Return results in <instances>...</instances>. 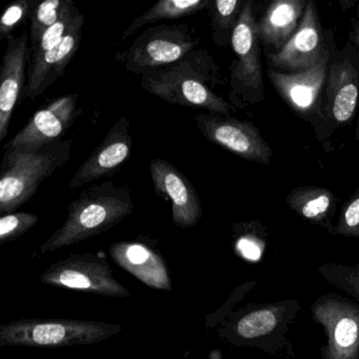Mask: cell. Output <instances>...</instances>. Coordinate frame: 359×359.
Segmentation results:
<instances>
[{
    "mask_svg": "<svg viewBox=\"0 0 359 359\" xmlns=\"http://www.w3.org/2000/svg\"><path fill=\"white\" fill-rule=\"evenodd\" d=\"M254 226L252 224H243L239 226V235L237 237L235 248L239 255L245 259L258 260L266 251V241L264 237H260L252 232Z\"/></svg>",
    "mask_w": 359,
    "mask_h": 359,
    "instance_id": "30",
    "label": "cell"
},
{
    "mask_svg": "<svg viewBox=\"0 0 359 359\" xmlns=\"http://www.w3.org/2000/svg\"><path fill=\"white\" fill-rule=\"evenodd\" d=\"M150 171L155 192L171 201L174 224L182 229L196 226L203 217V205L188 177L165 159H153Z\"/></svg>",
    "mask_w": 359,
    "mask_h": 359,
    "instance_id": "12",
    "label": "cell"
},
{
    "mask_svg": "<svg viewBox=\"0 0 359 359\" xmlns=\"http://www.w3.org/2000/svg\"><path fill=\"white\" fill-rule=\"evenodd\" d=\"M325 52L318 12L315 4L308 1L295 34L280 51L268 53L266 57L272 68L283 70V73H297L316 66Z\"/></svg>",
    "mask_w": 359,
    "mask_h": 359,
    "instance_id": "13",
    "label": "cell"
},
{
    "mask_svg": "<svg viewBox=\"0 0 359 359\" xmlns=\"http://www.w3.org/2000/svg\"><path fill=\"white\" fill-rule=\"evenodd\" d=\"M112 259L148 287L171 291L172 280L165 258L140 241H117L109 249Z\"/></svg>",
    "mask_w": 359,
    "mask_h": 359,
    "instance_id": "18",
    "label": "cell"
},
{
    "mask_svg": "<svg viewBox=\"0 0 359 359\" xmlns=\"http://www.w3.org/2000/svg\"><path fill=\"white\" fill-rule=\"evenodd\" d=\"M256 281H247V283L241 285V287H237L236 290H234L232 294H231L230 298H229L228 302L222 306L220 310H218L216 312V314L213 315V323H222L229 315L232 313L231 311L230 306H234L236 302H241L252 289L256 285Z\"/></svg>",
    "mask_w": 359,
    "mask_h": 359,
    "instance_id": "31",
    "label": "cell"
},
{
    "mask_svg": "<svg viewBox=\"0 0 359 359\" xmlns=\"http://www.w3.org/2000/svg\"><path fill=\"white\" fill-rule=\"evenodd\" d=\"M311 313L325 331L320 359H359V302L327 293L313 302Z\"/></svg>",
    "mask_w": 359,
    "mask_h": 359,
    "instance_id": "7",
    "label": "cell"
},
{
    "mask_svg": "<svg viewBox=\"0 0 359 359\" xmlns=\"http://www.w3.org/2000/svg\"><path fill=\"white\" fill-rule=\"evenodd\" d=\"M131 125L126 116L121 117L109 130L100 146L83 161L71 180L70 188L76 189L111 175L131 155Z\"/></svg>",
    "mask_w": 359,
    "mask_h": 359,
    "instance_id": "15",
    "label": "cell"
},
{
    "mask_svg": "<svg viewBox=\"0 0 359 359\" xmlns=\"http://www.w3.org/2000/svg\"><path fill=\"white\" fill-rule=\"evenodd\" d=\"M300 311L299 302L291 298L252 302L233 311L220 323L218 335L234 346L258 348L279 359H294L295 351L287 333Z\"/></svg>",
    "mask_w": 359,
    "mask_h": 359,
    "instance_id": "2",
    "label": "cell"
},
{
    "mask_svg": "<svg viewBox=\"0 0 359 359\" xmlns=\"http://www.w3.org/2000/svg\"><path fill=\"white\" fill-rule=\"evenodd\" d=\"M358 75L348 62H336L327 73L329 114L338 125L348 123L358 104Z\"/></svg>",
    "mask_w": 359,
    "mask_h": 359,
    "instance_id": "20",
    "label": "cell"
},
{
    "mask_svg": "<svg viewBox=\"0 0 359 359\" xmlns=\"http://www.w3.org/2000/svg\"><path fill=\"white\" fill-rule=\"evenodd\" d=\"M211 0H161L128 27L119 43H123L128 37L147 25L163 20H180L187 16L194 15L203 10L208 9Z\"/></svg>",
    "mask_w": 359,
    "mask_h": 359,
    "instance_id": "22",
    "label": "cell"
},
{
    "mask_svg": "<svg viewBox=\"0 0 359 359\" xmlns=\"http://www.w3.org/2000/svg\"><path fill=\"white\" fill-rule=\"evenodd\" d=\"M358 43H359V33H358Z\"/></svg>",
    "mask_w": 359,
    "mask_h": 359,
    "instance_id": "33",
    "label": "cell"
},
{
    "mask_svg": "<svg viewBox=\"0 0 359 359\" xmlns=\"http://www.w3.org/2000/svg\"><path fill=\"white\" fill-rule=\"evenodd\" d=\"M243 7L238 0H216L210 3L208 9L211 14L212 39L215 45L224 47L231 43Z\"/></svg>",
    "mask_w": 359,
    "mask_h": 359,
    "instance_id": "23",
    "label": "cell"
},
{
    "mask_svg": "<svg viewBox=\"0 0 359 359\" xmlns=\"http://www.w3.org/2000/svg\"><path fill=\"white\" fill-rule=\"evenodd\" d=\"M195 123L205 138L233 154L254 163H270L272 149L253 123L211 113L195 115Z\"/></svg>",
    "mask_w": 359,
    "mask_h": 359,
    "instance_id": "10",
    "label": "cell"
},
{
    "mask_svg": "<svg viewBox=\"0 0 359 359\" xmlns=\"http://www.w3.org/2000/svg\"><path fill=\"white\" fill-rule=\"evenodd\" d=\"M359 118V117H358ZM356 138L359 140V119H358V123H357V130H356Z\"/></svg>",
    "mask_w": 359,
    "mask_h": 359,
    "instance_id": "32",
    "label": "cell"
},
{
    "mask_svg": "<svg viewBox=\"0 0 359 359\" xmlns=\"http://www.w3.org/2000/svg\"><path fill=\"white\" fill-rule=\"evenodd\" d=\"M39 216L29 212L7 214L0 218V245L20 238L34 228Z\"/></svg>",
    "mask_w": 359,
    "mask_h": 359,
    "instance_id": "27",
    "label": "cell"
},
{
    "mask_svg": "<svg viewBox=\"0 0 359 359\" xmlns=\"http://www.w3.org/2000/svg\"><path fill=\"white\" fill-rule=\"evenodd\" d=\"M231 45L236 55L231 75V100L234 104L258 102L262 98L264 83L257 22L254 18L251 1L243 4Z\"/></svg>",
    "mask_w": 359,
    "mask_h": 359,
    "instance_id": "8",
    "label": "cell"
},
{
    "mask_svg": "<svg viewBox=\"0 0 359 359\" xmlns=\"http://www.w3.org/2000/svg\"><path fill=\"white\" fill-rule=\"evenodd\" d=\"M33 5L34 1L31 0H18L6 8L0 20V41H9L13 31L26 24Z\"/></svg>",
    "mask_w": 359,
    "mask_h": 359,
    "instance_id": "28",
    "label": "cell"
},
{
    "mask_svg": "<svg viewBox=\"0 0 359 359\" xmlns=\"http://www.w3.org/2000/svg\"><path fill=\"white\" fill-rule=\"evenodd\" d=\"M304 0H277L271 3L257 22L260 43L280 51L299 27L306 7Z\"/></svg>",
    "mask_w": 359,
    "mask_h": 359,
    "instance_id": "19",
    "label": "cell"
},
{
    "mask_svg": "<svg viewBox=\"0 0 359 359\" xmlns=\"http://www.w3.org/2000/svg\"><path fill=\"white\" fill-rule=\"evenodd\" d=\"M79 11V10L75 7L74 4L70 1L68 7L65 10L62 18L54 26H52L51 28L48 29L43 33V37H41L36 48L30 50V64L45 55L47 52L53 50L64 39V37L68 33L69 29H70L71 25H72L73 20H74L75 15Z\"/></svg>",
    "mask_w": 359,
    "mask_h": 359,
    "instance_id": "26",
    "label": "cell"
},
{
    "mask_svg": "<svg viewBox=\"0 0 359 359\" xmlns=\"http://www.w3.org/2000/svg\"><path fill=\"white\" fill-rule=\"evenodd\" d=\"M128 186H117L112 180L93 184L68 205L65 224L41 247V254L55 252L97 236L112 229L133 212Z\"/></svg>",
    "mask_w": 359,
    "mask_h": 359,
    "instance_id": "3",
    "label": "cell"
},
{
    "mask_svg": "<svg viewBox=\"0 0 359 359\" xmlns=\"http://www.w3.org/2000/svg\"><path fill=\"white\" fill-rule=\"evenodd\" d=\"M70 0H46L33 5L30 12V50L35 49L43 33L62 18Z\"/></svg>",
    "mask_w": 359,
    "mask_h": 359,
    "instance_id": "24",
    "label": "cell"
},
{
    "mask_svg": "<svg viewBox=\"0 0 359 359\" xmlns=\"http://www.w3.org/2000/svg\"><path fill=\"white\" fill-rule=\"evenodd\" d=\"M317 272L329 285L344 291L353 299L359 302V264L325 262L318 266Z\"/></svg>",
    "mask_w": 359,
    "mask_h": 359,
    "instance_id": "25",
    "label": "cell"
},
{
    "mask_svg": "<svg viewBox=\"0 0 359 359\" xmlns=\"http://www.w3.org/2000/svg\"><path fill=\"white\" fill-rule=\"evenodd\" d=\"M85 20V16L77 12L64 39L53 50L29 65L22 100H35L64 75L67 67L79 51Z\"/></svg>",
    "mask_w": 359,
    "mask_h": 359,
    "instance_id": "16",
    "label": "cell"
},
{
    "mask_svg": "<svg viewBox=\"0 0 359 359\" xmlns=\"http://www.w3.org/2000/svg\"><path fill=\"white\" fill-rule=\"evenodd\" d=\"M198 41L186 24L150 27L133 41L121 60L128 72L142 76L182 60L196 49Z\"/></svg>",
    "mask_w": 359,
    "mask_h": 359,
    "instance_id": "6",
    "label": "cell"
},
{
    "mask_svg": "<svg viewBox=\"0 0 359 359\" xmlns=\"http://www.w3.org/2000/svg\"><path fill=\"white\" fill-rule=\"evenodd\" d=\"M29 41L30 34L25 29L7 41L0 75V140L7 137L14 109L24 95L31 60Z\"/></svg>",
    "mask_w": 359,
    "mask_h": 359,
    "instance_id": "14",
    "label": "cell"
},
{
    "mask_svg": "<svg viewBox=\"0 0 359 359\" xmlns=\"http://www.w3.org/2000/svg\"><path fill=\"white\" fill-rule=\"evenodd\" d=\"M220 83L219 68L205 49H195L174 64L142 75V87L168 104L209 111L230 117V104L213 91Z\"/></svg>",
    "mask_w": 359,
    "mask_h": 359,
    "instance_id": "1",
    "label": "cell"
},
{
    "mask_svg": "<svg viewBox=\"0 0 359 359\" xmlns=\"http://www.w3.org/2000/svg\"><path fill=\"white\" fill-rule=\"evenodd\" d=\"M331 234L359 238V188L344 203Z\"/></svg>",
    "mask_w": 359,
    "mask_h": 359,
    "instance_id": "29",
    "label": "cell"
},
{
    "mask_svg": "<svg viewBox=\"0 0 359 359\" xmlns=\"http://www.w3.org/2000/svg\"><path fill=\"white\" fill-rule=\"evenodd\" d=\"M287 203L292 211L312 224L327 229L331 233V217L336 208L334 193L320 187H299L291 191Z\"/></svg>",
    "mask_w": 359,
    "mask_h": 359,
    "instance_id": "21",
    "label": "cell"
},
{
    "mask_svg": "<svg viewBox=\"0 0 359 359\" xmlns=\"http://www.w3.org/2000/svg\"><path fill=\"white\" fill-rule=\"evenodd\" d=\"M71 150V140H58L41 148L5 150L0 174V213L11 214L34 196L41 184L68 163Z\"/></svg>",
    "mask_w": 359,
    "mask_h": 359,
    "instance_id": "4",
    "label": "cell"
},
{
    "mask_svg": "<svg viewBox=\"0 0 359 359\" xmlns=\"http://www.w3.org/2000/svg\"><path fill=\"white\" fill-rule=\"evenodd\" d=\"M79 95L68 94L39 109L4 149L41 148L62 140L79 116Z\"/></svg>",
    "mask_w": 359,
    "mask_h": 359,
    "instance_id": "11",
    "label": "cell"
},
{
    "mask_svg": "<svg viewBox=\"0 0 359 359\" xmlns=\"http://www.w3.org/2000/svg\"><path fill=\"white\" fill-rule=\"evenodd\" d=\"M117 323L79 319H20L0 325V346L58 348L104 341L123 331Z\"/></svg>",
    "mask_w": 359,
    "mask_h": 359,
    "instance_id": "5",
    "label": "cell"
},
{
    "mask_svg": "<svg viewBox=\"0 0 359 359\" xmlns=\"http://www.w3.org/2000/svg\"><path fill=\"white\" fill-rule=\"evenodd\" d=\"M329 53L325 50L316 66L297 73L269 71V79L280 97L298 114L318 112L320 96L327 81Z\"/></svg>",
    "mask_w": 359,
    "mask_h": 359,
    "instance_id": "17",
    "label": "cell"
},
{
    "mask_svg": "<svg viewBox=\"0 0 359 359\" xmlns=\"http://www.w3.org/2000/svg\"><path fill=\"white\" fill-rule=\"evenodd\" d=\"M41 283L62 289L125 298L130 291L115 279L106 258L94 254H75L51 264L41 276Z\"/></svg>",
    "mask_w": 359,
    "mask_h": 359,
    "instance_id": "9",
    "label": "cell"
}]
</instances>
